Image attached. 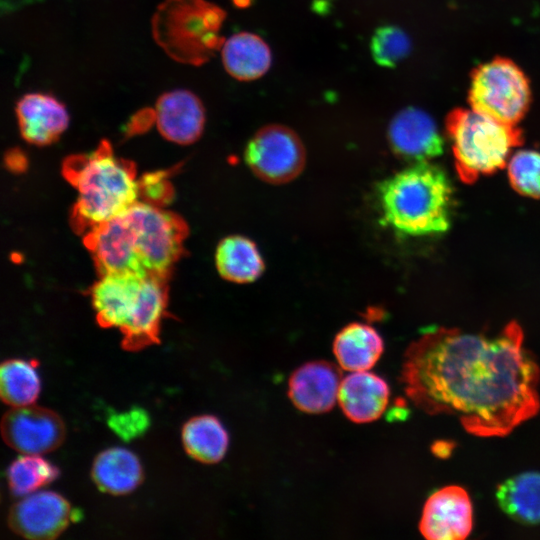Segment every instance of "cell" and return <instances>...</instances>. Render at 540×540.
Returning <instances> with one entry per match:
<instances>
[{
    "mask_svg": "<svg viewBox=\"0 0 540 540\" xmlns=\"http://www.w3.org/2000/svg\"><path fill=\"white\" fill-rule=\"evenodd\" d=\"M244 158L256 177L279 185L299 176L305 166L306 152L300 137L292 129L270 124L250 138Z\"/></svg>",
    "mask_w": 540,
    "mask_h": 540,
    "instance_id": "obj_8",
    "label": "cell"
},
{
    "mask_svg": "<svg viewBox=\"0 0 540 540\" xmlns=\"http://www.w3.org/2000/svg\"><path fill=\"white\" fill-rule=\"evenodd\" d=\"M507 164L512 188L523 196L540 198V152L520 150Z\"/></svg>",
    "mask_w": 540,
    "mask_h": 540,
    "instance_id": "obj_29",
    "label": "cell"
},
{
    "mask_svg": "<svg viewBox=\"0 0 540 540\" xmlns=\"http://www.w3.org/2000/svg\"><path fill=\"white\" fill-rule=\"evenodd\" d=\"M389 396L387 382L366 370L352 372L341 380L337 401L349 420L363 424L382 416Z\"/></svg>",
    "mask_w": 540,
    "mask_h": 540,
    "instance_id": "obj_19",
    "label": "cell"
},
{
    "mask_svg": "<svg viewBox=\"0 0 540 540\" xmlns=\"http://www.w3.org/2000/svg\"><path fill=\"white\" fill-rule=\"evenodd\" d=\"M4 442L22 454L41 455L58 448L65 426L54 411L34 404L12 407L2 417Z\"/></svg>",
    "mask_w": 540,
    "mask_h": 540,
    "instance_id": "obj_9",
    "label": "cell"
},
{
    "mask_svg": "<svg viewBox=\"0 0 540 540\" xmlns=\"http://www.w3.org/2000/svg\"><path fill=\"white\" fill-rule=\"evenodd\" d=\"M92 479L105 493L124 495L135 490L143 480L142 466L131 451L114 447L99 453L92 465Z\"/></svg>",
    "mask_w": 540,
    "mask_h": 540,
    "instance_id": "obj_22",
    "label": "cell"
},
{
    "mask_svg": "<svg viewBox=\"0 0 540 540\" xmlns=\"http://www.w3.org/2000/svg\"><path fill=\"white\" fill-rule=\"evenodd\" d=\"M154 114L160 134L177 144L194 143L204 130V106L188 90L177 89L162 94L156 102Z\"/></svg>",
    "mask_w": 540,
    "mask_h": 540,
    "instance_id": "obj_16",
    "label": "cell"
},
{
    "mask_svg": "<svg viewBox=\"0 0 540 540\" xmlns=\"http://www.w3.org/2000/svg\"><path fill=\"white\" fill-rule=\"evenodd\" d=\"M468 103L478 113L516 125L531 103L529 79L513 60L497 56L472 70Z\"/></svg>",
    "mask_w": 540,
    "mask_h": 540,
    "instance_id": "obj_6",
    "label": "cell"
},
{
    "mask_svg": "<svg viewBox=\"0 0 540 540\" xmlns=\"http://www.w3.org/2000/svg\"><path fill=\"white\" fill-rule=\"evenodd\" d=\"M387 137L393 153L413 163L427 162L443 153L436 123L416 107L404 108L392 118Z\"/></svg>",
    "mask_w": 540,
    "mask_h": 540,
    "instance_id": "obj_13",
    "label": "cell"
},
{
    "mask_svg": "<svg viewBox=\"0 0 540 540\" xmlns=\"http://www.w3.org/2000/svg\"><path fill=\"white\" fill-rule=\"evenodd\" d=\"M171 190L164 173L147 174L139 181V192L152 202L167 200Z\"/></svg>",
    "mask_w": 540,
    "mask_h": 540,
    "instance_id": "obj_31",
    "label": "cell"
},
{
    "mask_svg": "<svg viewBox=\"0 0 540 540\" xmlns=\"http://www.w3.org/2000/svg\"><path fill=\"white\" fill-rule=\"evenodd\" d=\"M453 447V443L448 441H438L432 445L431 449L437 457L447 458L451 454Z\"/></svg>",
    "mask_w": 540,
    "mask_h": 540,
    "instance_id": "obj_32",
    "label": "cell"
},
{
    "mask_svg": "<svg viewBox=\"0 0 540 540\" xmlns=\"http://www.w3.org/2000/svg\"><path fill=\"white\" fill-rule=\"evenodd\" d=\"M472 527V503L464 488L445 486L426 500L419 522V530L426 539L462 540Z\"/></svg>",
    "mask_w": 540,
    "mask_h": 540,
    "instance_id": "obj_12",
    "label": "cell"
},
{
    "mask_svg": "<svg viewBox=\"0 0 540 540\" xmlns=\"http://www.w3.org/2000/svg\"><path fill=\"white\" fill-rule=\"evenodd\" d=\"M215 263L222 278L238 284L256 281L265 269L256 244L242 235H230L219 242Z\"/></svg>",
    "mask_w": 540,
    "mask_h": 540,
    "instance_id": "obj_23",
    "label": "cell"
},
{
    "mask_svg": "<svg viewBox=\"0 0 540 540\" xmlns=\"http://www.w3.org/2000/svg\"><path fill=\"white\" fill-rule=\"evenodd\" d=\"M370 50L378 65L392 68L408 56L411 51V41L401 28L384 25L375 30L371 38Z\"/></svg>",
    "mask_w": 540,
    "mask_h": 540,
    "instance_id": "obj_28",
    "label": "cell"
},
{
    "mask_svg": "<svg viewBox=\"0 0 540 540\" xmlns=\"http://www.w3.org/2000/svg\"><path fill=\"white\" fill-rule=\"evenodd\" d=\"M58 469L40 455L24 454L13 461L7 469L11 493L26 496L55 480Z\"/></svg>",
    "mask_w": 540,
    "mask_h": 540,
    "instance_id": "obj_27",
    "label": "cell"
},
{
    "mask_svg": "<svg viewBox=\"0 0 540 540\" xmlns=\"http://www.w3.org/2000/svg\"><path fill=\"white\" fill-rule=\"evenodd\" d=\"M221 56L225 70L240 81L260 78L272 63L268 44L251 32H239L225 40Z\"/></svg>",
    "mask_w": 540,
    "mask_h": 540,
    "instance_id": "obj_21",
    "label": "cell"
},
{
    "mask_svg": "<svg viewBox=\"0 0 540 540\" xmlns=\"http://www.w3.org/2000/svg\"><path fill=\"white\" fill-rule=\"evenodd\" d=\"M378 195L384 223L402 235H437L451 226L452 184L444 170L429 161L414 163L385 179Z\"/></svg>",
    "mask_w": 540,
    "mask_h": 540,
    "instance_id": "obj_2",
    "label": "cell"
},
{
    "mask_svg": "<svg viewBox=\"0 0 540 540\" xmlns=\"http://www.w3.org/2000/svg\"><path fill=\"white\" fill-rule=\"evenodd\" d=\"M499 507L523 524L540 523V472H524L501 483L496 490Z\"/></svg>",
    "mask_w": 540,
    "mask_h": 540,
    "instance_id": "obj_24",
    "label": "cell"
},
{
    "mask_svg": "<svg viewBox=\"0 0 540 540\" xmlns=\"http://www.w3.org/2000/svg\"><path fill=\"white\" fill-rule=\"evenodd\" d=\"M395 407L391 409L388 413V420H400L407 416V412L404 409V401L402 399H398L397 402L394 403Z\"/></svg>",
    "mask_w": 540,
    "mask_h": 540,
    "instance_id": "obj_33",
    "label": "cell"
},
{
    "mask_svg": "<svg viewBox=\"0 0 540 540\" xmlns=\"http://www.w3.org/2000/svg\"><path fill=\"white\" fill-rule=\"evenodd\" d=\"M15 111L21 136L26 142L37 146L56 141L69 124L64 104L48 94L23 95Z\"/></svg>",
    "mask_w": 540,
    "mask_h": 540,
    "instance_id": "obj_17",
    "label": "cell"
},
{
    "mask_svg": "<svg viewBox=\"0 0 540 540\" xmlns=\"http://www.w3.org/2000/svg\"><path fill=\"white\" fill-rule=\"evenodd\" d=\"M182 442L190 457L201 463L215 464L224 458L229 437L218 418L200 415L184 424Z\"/></svg>",
    "mask_w": 540,
    "mask_h": 540,
    "instance_id": "obj_25",
    "label": "cell"
},
{
    "mask_svg": "<svg viewBox=\"0 0 540 540\" xmlns=\"http://www.w3.org/2000/svg\"><path fill=\"white\" fill-rule=\"evenodd\" d=\"M445 127L456 171L467 184L504 168L513 148L524 142L523 132L516 125L501 123L473 109H453Z\"/></svg>",
    "mask_w": 540,
    "mask_h": 540,
    "instance_id": "obj_4",
    "label": "cell"
},
{
    "mask_svg": "<svg viewBox=\"0 0 540 540\" xmlns=\"http://www.w3.org/2000/svg\"><path fill=\"white\" fill-rule=\"evenodd\" d=\"M124 213L87 231L84 243L100 275L129 272L147 276Z\"/></svg>",
    "mask_w": 540,
    "mask_h": 540,
    "instance_id": "obj_11",
    "label": "cell"
},
{
    "mask_svg": "<svg viewBox=\"0 0 540 540\" xmlns=\"http://www.w3.org/2000/svg\"><path fill=\"white\" fill-rule=\"evenodd\" d=\"M145 277L129 272L100 275L91 289V298L101 327L120 329L126 323Z\"/></svg>",
    "mask_w": 540,
    "mask_h": 540,
    "instance_id": "obj_18",
    "label": "cell"
},
{
    "mask_svg": "<svg viewBox=\"0 0 540 540\" xmlns=\"http://www.w3.org/2000/svg\"><path fill=\"white\" fill-rule=\"evenodd\" d=\"M107 424L119 438L130 441L146 432L150 426V418L144 409L133 407L128 411L111 413Z\"/></svg>",
    "mask_w": 540,
    "mask_h": 540,
    "instance_id": "obj_30",
    "label": "cell"
},
{
    "mask_svg": "<svg viewBox=\"0 0 540 540\" xmlns=\"http://www.w3.org/2000/svg\"><path fill=\"white\" fill-rule=\"evenodd\" d=\"M148 274L167 276L183 252L188 228L178 215L147 202H136L124 213Z\"/></svg>",
    "mask_w": 540,
    "mask_h": 540,
    "instance_id": "obj_7",
    "label": "cell"
},
{
    "mask_svg": "<svg viewBox=\"0 0 540 540\" xmlns=\"http://www.w3.org/2000/svg\"><path fill=\"white\" fill-rule=\"evenodd\" d=\"M224 18L225 12L206 0H164L152 17V35L175 61L199 66L223 45Z\"/></svg>",
    "mask_w": 540,
    "mask_h": 540,
    "instance_id": "obj_5",
    "label": "cell"
},
{
    "mask_svg": "<svg viewBox=\"0 0 540 540\" xmlns=\"http://www.w3.org/2000/svg\"><path fill=\"white\" fill-rule=\"evenodd\" d=\"M166 303V276L147 275L128 320L120 328L124 350L136 352L159 343L160 323Z\"/></svg>",
    "mask_w": 540,
    "mask_h": 540,
    "instance_id": "obj_14",
    "label": "cell"
},
{
    "mask_svg": "<svg viewBox=\"0 0 540 540\" xmlns=\"http://www.w3.org/2000/svg\"><path fill=\"white\" fill-rule=\"evenodd\" d=\"M79 514L69 502L52 491H36L16 502L8 513L9 528L31 540L58 537Z\"/></svg>",
    "mask_w": 540,
    "mask_h": 540,
    "instance_id": "obj_10",
    "label": "cell"
},
{
    "mask_svg": "<svg viewBox=\"0 0 540 540\" xmlns=\"http://www.w3.org/2000/svg\"><path fill=\"white\" fill-rule=\"evenodd\" d=\"M63 174L78 192L72 211V226L77 232H87L120 216L140 194L134 165L118 158L107 140L88 154L68 157Z\"/></svg>",
    "mask_w": 540,
    "mask_h": 540,
    "instance_id": "obj_3",
    "label": "cell"
},
{
    "mask_svg": "<svg viewBox=\"0 0 540 540\" xmlns=\"http://www.w3.org/2000/svg\"><path fill=\"white\" fill-rule=\"evenodd\" d=\"M399 381L418 409L456 416L480 437L506 436L540 409V368L515 321L495 336L425 331L406 349Z\"/></svg>",
    "mask_w": 540,
    "mask_h": 540,
    "instance_id": "obj_1",
    "label": "cell"
},
{
    "mask_svg": "<svg viewBox=\"0 0 540 540\" xmlns=\"http://www.w3.org/2000/svg\"><path fill=\"white\" fill-rule=\"evenodd\" d=\"M332 350L339 366L349 372L371 369L384 351V342L372 326L353 322L335 336Z\"/></svg>",
    "mask_w": 540,
    "mask_h": 540,
    "instance_id": "obj_20",
    "label": "cell"
},
{
    "mask_svg": "<svg viewBox=\"0 0 540 540\" xmlns=\"http://www.w3.org/2000/svg\"><path fill=\"white\" fill-rule=\"evenodd\" d=\"M341 380L340 370L333 363L310 361L290 375L288 396L293 405L304 413H326L338 400Z\"/></svg>",
    "mask_w": 540,
    "mask_h": 540,
    "instance_id": "obj_15",
    "label": "cell"
},
{
    "mask_svg": "<svg viewBox=\"0 0 540 540\" xmlns=\"http://www.w3.org/2000/svg\"><path fill=\"white\" fill-rule=\"evenodd\" d=\"M34 360L9 359L0 367L1 399L11 407L34 404L40 392V379Z\"/></svg>",
    "mask_w": 540,
    "mask_h": 540,
    "instance_id": "obj_26",
    "label": "cell"
}]
</instances>
